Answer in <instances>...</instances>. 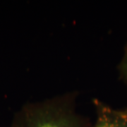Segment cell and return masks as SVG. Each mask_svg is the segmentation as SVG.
<instances>
[{
  "label": "cell",
  "instance_id": "cell-4",
  "mask_svg": "<svg viewBox=\"0 0 127 127\" xmlns=\"http://www.w3.org/2000/svg\"></svg>",
  "mask_w": 127,
  "mask_h": 127
},
{
  "label": "cell",
  "instance_id": "cell-2",
  "mask_svg": "<svg viewBox=\"0 0 127 127\" xmlns=\"http://www.w3.org/2000/svg\"><path fill=\"white\" fill-rule=\"evenodd\" d=\"M95 104L97 108L95 127H127V109H114L97 100Z\"/></svg>",
  "mask_w": 127,
  "mask_h": 127
},
{
  "label": "cell",
  "instance_id": "cell-3",
  "mask_svg": "<svg viewBox=\"0 0 127 127\" xmlns=\"http://www.w3.org/2000/svg\"><path fill=\"white\" fill-rule=\"evenodd\" d=\"M121 68H122V72L123 73V76H124L125 79L127 81V50L125 56H124V58L123 59L122 65H121Z\"/></svg>",
  "mask_w": 127,
  "mask_h": 127
},
{
  "label": "cell",
  "instance_id": "cell-1",
  "mask_svg": "<svg viewBox=\"0 0 127 127\" xmlns=\"http://www.w3.org/2000/svg\"><path fill=\"white\" fill-rule=\"evenodd\" d=\"M12 127H83L73 110L61 104L27 105L14 117Z\"/></svg>",
  "mask_w": 127,
  "mask_h": 127
}]
</instances>
